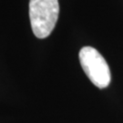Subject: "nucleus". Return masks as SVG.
I'll list each match as a JSON object with an SVG mask.
<instances>
[{
	"instance_id": "obj_1",
	"label": "nucleus",
	"mask_w": 123,
	"mask_h": 123,
	"mask_svg": "<svg viewBox=\"0 0 123 123\" xmlns=\"http://www.w3.org/2000/svg\"><path fill=\"white\" fill-rule=\"evenodd\" d=\"M59 14L58 0H30L29 18L32 31L38 38L52 33Z\"/></svg>"
},
{
	"instance_id": "obj_2",
	"label": "nucleus",
	"mask_w": 123,
	"mask_h": 123,
	"mask_svg": "<svg viewBox=\"0 0 123 123\" xmlns=\"http://www.w3.org/2000/svg\"><path fill=\"white\" fill-rule=\"evenodd\" d=\"M79 61L85 74L98 88H107L110 83V67L100 53L92 47H84L79 51Z\"/></svg>"
}]
</instances>
